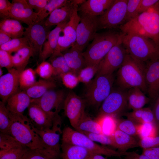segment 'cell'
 I'll return each instance as SVG.
<instances>
[{
    "label": "cell",
    "mask_w": 159,
    "mask_h": 159,
    "mask_svg": "<svg viewBox=\"0 0 159 159\" xmlns=\"http://www.w3.org/2000/svg\"><path fill=\"white\" fill-rule=\"evenodd\" d=\"M139 146L143 149L149 148L159 146V136L141 138L138 141Z\"/></svg>",
    "instance_id": "cell-50"
},
{
    "label": "cell",
    "mask_w": 159,
    "mask_h": 159,
    "mask_svg": "<svg viewBox=\"0 0 159 159\" xmlns=\"http://www.w3.org/2000/svg\"><path fill=\"white\" fill-rule=\"evenodd\" d=\"M35 70L31 68L25 69L19 76V86L21 90H24L33 85L36 81Z\"/></svg>",
    "instance_id": "cell-38"
},
{
    "label": "cell",
    "mask_w": 159,
    "mask_h": 159,
    "mask_svg": "<svg viewBox=\"0 0 159 159\" xmlns=\"http://www.w3.org/2000/svg\"><path fill=\"white\" fill-rule=\"evenodd\" d=\"M24 146L10 135L0 133V150H7Z\"/></svg>",
    "instance_id": "cell-44"
},
{
    "label": "cell",
    "mask_w": 159,
    "mask_h": 159,
    "mask_svg": "<svg viewBox=\"0 0 159 159\" xmlns=\"http://www.w3.org/2000/svg\"><path fill=\"white\" fill-rule=\"evenodd\" d=\"M9 116L12 122L9 135L21 144L30 149L49 148L34 130L28 117L24 115Z\"/></svg>",
    "instance_id": "cell-5"
},
{
    "label": "cell",
    "mask_w": 159,
    "mask_h": 159,
    "mask_svg": "<svg viewBox=\"0 0 159 159\" xmlns=\"http://www.w3.org/2000/svg\"><path fill=\"white\" fill-rule=\"evenodd\" d=\"M142 154L149 159H159V146L146 149H143Z\"/></svg>",
    "instance_id": "cell-55"
},
{
    "label": "cell",
    "mask_w": 159,
    "mask_h": 159,
    "mask_svg": "<svg viewBox=\"0 0 159 159\" xmlns=\"http://www.w3.org/2000/svg\"><path fill=\"white\" fill-rule=\"evenodd\" d=\"M63 108L65 115L75 129L85 112V101L74 92H69L67 94Z\"/></svg>",
    "instance_id": "cell-13"
},
{
    "label": "cell",
    "mask_w": 159,
    "mask_h": 159,
    "mask_svg": "<svg viewBox=\"0 0 159 159\" xmlns=\"http://www.w3.org/2000/svg\"><path fill=\"white\" fill-rule=\"evenodd\" d=\"M11 120L6 103L0 102V132L9 135Z\"/></svg>",
    "instance_id": "cell-39"
},
{
    "label": "cell",
    "mask_w": 159,
    "mask_h": 159,
    "mask_svg": "<svg viewBox=\"0 0 159 159\" xmlns=\"http://www.w3.org/2000/svg\"><path fill=\"white\" fill-rule=\"evenodd\" d=\"M61 125V117L58 114L55 116L51 128L40 130L33 126V129L48 147L61 151L59 143L60 135L62 133Z\"/></svg>",
    "instance_id": "cell-16"
},
{
    "label": "cell",
    "mask_w": 159,
    "mask_h": 159,
    "mask_svg": "<svg viewBox=\"0 0 159 159\" xmlns=\"http://www.w3.org/2000/svg\"><path fill=\"white\" fill-rule=\"evenodd\" d=\"M145 78L147 93L155 100L159 95V59L145 62Z\"/></svg>",
    "instance_id": "cell-17"
},
{
    "label": "cell",
    "mask_w": 159,
    "mask_h": 159,
    "mask_svg": "<svg viewBox=\"0 0 159 159\" xmlns=\"http://www.w3.org/2000/svg\"><path fill=\"white\" fill-rule=\"evenodd\" d=\"M56 86L55 82L50 79H40L24 91L32 99H37Z\"/></svg>",
    "instance_id": "cell-27"
},
{
    "label": "cell",
    "mask_w": 159,
    "mask_h": 159,
    "mask_svg": "<svg viewBox=\"0 0 159 159\" xmlns=\"http://www.w3.org/2000/svg\"><path fill=\"white\" fill-rule=\"evenodd\" d=\"M141 0H128L124 23L135 18L139 14L138 8Z\"/></svg>",
    "instance_id": "cell-48"
},
{
    "label": "cell",
    "mask_w": 159,
    "mask_h": 159,
    "mask_svg": "<svg viewBox=\"0 0 159 159\" xmlns=\"http://www.w3.org/2000/svg\"><path fill=\"white\" fill-rule=\"evenodd\" d=\"M80 17L78 9L73 12L70 20L64 27L62 31L63 38L72 46L75 43L77 37V29L80 21Z\"/></svg>",
    "instance_id": "cell-32"
},
{
    "label": "cell",
    "mask_w": 159,
    "mask_h": 159,
    "mask_svg": "<svg viewBox=\"0 0 159 159\" xmlns=\"http://www.w3.org/2000/svg\"><path fill=\"white\" fill-rule=\"evenodd\" d=\"M25 146L7 150H0V159H22L28 149Z\"/></svg>",
    "instance_id": "cell-43"
},
{
    "label": "cell",
    "mask_w": 159,
    "mask_h": 159,
    "mask_svg": "<svg viewBox=\"0 0 159 159\" xmlns=\"http://www.w3.org/2000/svg\"><path fill=\"white\" fill-rule=\"evenodd\" d=\"M67 0H49L44 8L39 13L37 14L38 17L35 23L40 22L44 20L54 10L64 5Z\"/></svg>",
    "instance_id": "cell-40"
},
{
    "label": "cell",
    "mask_w": 159,
    "mask_h": 159,
    "mask_svg": "<svg viewBox=\"0 0 159 159\" xmlns=\"http://www.w3.org/2000/svg\"><path fill=\"white\" fill-rule=\"evenodd\" d=\"M48 27L44 25L43 20L34 23L25 28L23 37L28 39L30 47L34 49L36 52L39 53V56L49 32Z\"/></svg>",
    "instance_id": "cell-14"
},
{
    "label": "cell",
    "mask_w": 159,
    "mask_h": 159,
    "mask_svg": "<svg viewBox=\"0 0 159 159\" xmlns=\"http://www.w3.org/2000/svg\"><path fill=\"white\" fill-rule=\"evenodd\" d=\"M22 159H61V151L50 148L28 149Z\"/></svg>",
    "instance_id": "cell-31"
},
{
    "label": "cell",
    "mask_w": 159,
    "mask_h": 159,
    "mask_svg": "<svg viewBox=\"0 0 159 159\" xmlns=\"http://www.w3.org/2000/svg\"><path fill=\"white\" fill-rule=\"evenodd\" d=\"M145 66V62L138 61L127 54L117 73L118 87L126 90L137 87L146 93Z\"/></svg>",
    "instance_id": "cell-2"
},
{
    "label": "cell",
    "mask_w": 159,
    "mask_h": 159,
    "mask_svg": "<svg viewBox=\"0 0 159 159\" xmlns=\"http://www.w3.org/2000/svg\"><path fill=\"white\" fill-rule=\"evenodd\" d=\"M66 95L62 90L53 89L48 90L38 99H32L31 102L39 105L47 113L55 115L63 108Z\"/></svg>",
    "instance_id": "cell-12"
},
{
    "label": "cell",
    "mask_w": 159,
    "mask_h": 159,
    "mask_svg": "<svg viewBox=\"0 0 159 159\" xmlns=\"http://www.w3.org/2000/svg\"><path fill=\"white\" fill-rule=\"evenodd\" d=\"M140 89L134 87L127 90V99L128 107L132 110L143 108L150 100L145 95Z\"/></svg>",
    "instance_id": "cell-28"
},
{
    "label": "cell",
    "mask_w": 159,
    "mask_h": 159,
    "mask_svg": "<svg viewBox=\"0 0 159 159\" xmlns=\"http://www.w3.org/2000/svg\"><path fill=\"white\" fill-rule=\"evenodd\" d=\"M114 0H85L80 5L78 11L93 16H101L112 5Z\"/></svg>",
    "instance_id": "cell-22"
},
{
    "label": "cell",
    "mask_w": 159,
    "mask_h": 159,
    "mask_svg": "<svg viewBox=\"0 0 159 159\" xmlns=\"http://www.w3.org/2000/svg\"><path fill=\"white\" fill-rule=\"evenodd\" d=\"M135 155L137 159H149L147 156L142 154L140 155L135 152Z\"/></svg>",
    "instance_id": "cell-60"
},
{
    "label": "cell",
    "mask_w": 159,
    "mask_h": 159,
    "mask_svg": "<svg viewBox=\"0 0 159 159\" xmlns=\"http://www.w3.org/2000/svg\"><path fill=\"white\" fill-rule=\"evenodd\" d=\"M49 0H28L27 2L29 6L35 12L39 13L45 6Z\"/></svg>",
    "instance_id": "cell-52"
},
{
    "label": "cell",
    "mask_w": 159,
    "mask_h": 159,
    "mask_svg": "<svg viewBox=\"0 0 159 159\" xmlns=\"http://www.w3.org/2000/svg\"><path fill=\"white\" fill-rule=\"evenodd\" d=\"M35 71L42 79H50L54 75V69L52 65L50 63L46 61H42Z\"/></svg>",
    "instance_id": "cell-46"
},
{
    "label": "cell",
    "mask_w": 159,
    "mask_h": 159,
    "mask_svg": "<svg viewBox=\"0 0 159 159\" xmlns=\"http://www.w3.org/2000/svg\"><path fill=\"white\" fill-rule=\"evenodd\" d=\"M114 81L113 74H96L86 85L85 96L88 104L97 107L102 104L110 93Z\"/></svg>",
    "instance_id": "cell-7"
},
{
    "label": "cell",
    "mask_w": 159,
    "mask_h": 159,
    "mask_svg": "<svg viewBox=\"0 0 159 159\" xmlns=\"http://www.w3.org/2000/svg\"><path fill=\"white\" fill-rule=\"evenodd\" d=\"M98 66V65L88 66L81 69L77 74L80 82L86 85L89 83L97 74Z\"/></svg>",
    "instance_id": "cell-42"
},
{
    "label": "cell",
    "mask_w": 159,
    "mask_h": 159,
    "mask_svg": "<svg viewBox=\"0 0 159 159\" xmlns=\"http://www.w3.org/2000/svg\"><path fill=\"white\" fill-rule=\"evenodd\" d=\"M11 2L8 0H0V16L1 19L9 18V8Z\"/></svg>",
    "instance_id": "cell-53"
},
{
    "label": "cell",
    "mask_w": 159,
    "mask_h": 159,
    "mask_svg": "<svg viewBox=\"0 0 159 159\" xmlns=\"http://www.w3.org/2000/svg\"><path fill=\"white\" fill-rule=\"evenodd\" d=\"M87 159H91V158H90V157H89L88 158H87Z\"/></svg>",
    "instance_id": "cell-62"
},
{
    "label": "cell",
    "mask_w": 159,
    "mask_h": 159,
    "mask_svg": "<svg viewBox=\"0 0 159 159\" xmlns=\"http://www.w3.org/2000/svg\"><path fill=\"white\" fill-rule=\"evenodd\" d=\"M128 54L122 43L121 38L109 51L98 64L96 74H113L123 63Z\"/></svg>",
    "instance_id": "cell-10"
},
{
    "label": "cell",
    "mask_w": 159,
    "mask_h": 159,
    "mask_svg": "<svg viewBox=\"0 0 159 159\" xmlns=\"http://www.w3.org/2000/svg\"><path fill=\"white\" fill-rule=\"evenodd\" d=\"M61 159H87L92 153L77 145L62 143Z\"/></svg>",
    "instance_id": "cell-26"
},
{
    "label": "cell",
    "mask_w": 159,
    "mask_h": 159,
    "mask_svg": "<svg viewBox=\"0 0 159 159\" xmlns=\"http://www.w3.org/2000/svg\"><path fill=\"white\" fill-rule=\"evenodd\" d=\"M7 71V73L0 77V97L1 101L5 103L11 96L19 91L21 73L14 68Z\"/></svg>",
    "instance_id": "cell-18"
},
{
    "label": "cell",
    "mask_w": 159,
    "mask_h": 159,
    "mask_svg": "<svg viewBox=\"0 0 159 159\" xmlns=\"http://www.w3.org/2000/svg\"><path fill=\"white\" fill-rule=\"evenodd\" d=\"M124 115L127 119L137 124L147 122L155 123L154 116L152 110L149 108H143L125 113ZM156 124V123H155Z\"/></svg>",
    "instance_id": "cell-33"
},
{
    "label": "cell",
    "mask_w": 159,
    "mask_h": 159,
    "mask_svg": "<svg viewBox=\"0 0 159 159\" xmlns=\"http://www.w3.org/2000/svg\"><path fill=\"white\" fill-rule=\"evenodd\" d=\"M32 99L24 90L19 91L7 100L6 106L9 114L23 116L24 111L29 107Z\"/></svg>",
    "instance_id": "cell-21"
},
{
    "label": "cell",
    "mask_w": 159,
    "mask_h": 159,
    "mask_svg": "<svg viewBox=\"0 0 159 159\" xmlns=\"http://www.w3.org/2000/svg\"><path fill=\"white\" fill-rule=\"evenodd\" d=\"M122 33L141 36L159 45V1L146 11L120 26Z\"/></svg>",
    "instance_id": "cell-1"
},
{
    "label": "cell",
    "mask_w": 159,
    "mask_h": 159,
    "mask_svg": "<svg viewBox=\"0 0 159 159\" xmlns=\"http://www.w3.org/2000/svg\"><path fill=\"white\" fill-rule=\"evenodd\" d=\"M27 109L28 118L34 128L42 130L52 127L56 115L47 113L39 105L32 102Z\"/></svg>",
    "instance_id": "cell-19"
},
{
    "label": "cell",
    "mask_w": 159,
    "mask_h": 159,
    "mask_svg": "<svg viewBox=\"0 0 159 159\" xmlns=\"http://www.w3.org/2000/svg\"><path fill=\"white\" fill-rule=\"evenodd\" d=\"M75 130L83 133H102V127L98 120L92 119L86 114L85 112Z\"/></svg>",
    "instance_id": "cell-34"
},
{
    "label": "cell",
    "mask_w": 159,
    "mask_h": 159,
    "mask_svg": "<svg viewBox=\"0 0 159 159\" xmlns=\"http://www.w3.org/2000/svg\"><path fill=\"white\" fill-rule=\"evenodd\" d=\"M158 126L151 122L137 124V135L140 138L157 135Z\"/></svg>",
    "instance_id": "cell-41"
},
{
    "label": "cell",
    "mask_w": 159,
    "mask_h": 159,
    "mask_svg": "<svg viewBox=\"0 0 159 159\" xmlns=\"http://www.w3.org/2000/svg\"><path fill=\"white\" fill-rule=\"evenodd\" d=\"M159 1L158 0H141L138 8L139 14L146 11Z\"/></svg>",
    "instance_id": "cell-54"
},
{
    "label": "cell",
    "mask_w": 159,
    "mask_h": 159,
    "mask_svg": "<svg viewBox=\"0 0 159 159\" xmlns=\"http://www.w3.org/2000/svg\"><path fill=\"white\" fill-rule=\"evenodd\" d=\"M125 156V159H137L135 155V152L134 151L127 152Z\"/></svg>",
    "instance_id": "cell-58"
},
{
    "label": "cell",
    "mask_w": 159,
    "mask_h": 159,
    "mask_svg": "<svg viewBox=\"0 0 159 159\" xmlns=\"http://www.w3.org/2000/svg\"><path fill=\"white\" fill-rule=\"evenodd\" d=\"M155 100V102L152 110L154 115L155 123L159 127V95Z\"/></svg>",
    "instance_id": "cell-56"
},
{
    "label": "cell",
    "mask_w": 159,
    "mask_h": 159,
    "mask_svg": "<svg viewBox=\"0 0 159 159\" xmlns=\"http://www.w3.org/2000/svg\"><path fill=\"white\" fill-rule=\"evenodd\" d=\"M98 120L101 124L102 133L104 134L111 135L117 129V121L113 116L99 115Z\"/></svg>",
    "instance_id": "cell-35"
},
{
    "label": "cell",
    "mask_w": 159,
    "mask_h": 159,
    "mask_svg": "<svg viewBox=\"0 0 159 159\" xmlns=\"http://www.w3.org/2000/svg\"><path fill=\"white\" fill-rule=\"evenodd\" d=\"M80 13L76 41L73 45L83 51L89 42L94 38L98 29V24L97 16Z\"/></svg>",
    "instance_id": "cell-9"
},
{
    "label": "cell",
    "mask_w": 159,
    "mask_h": 159,
    "mask_svg": "<svg viewBox=\"0 0 159 159\" xmlns=\"http://www.w3.org/2000/svg\"><path fill=\"white\" fill-rule=\"evenodd\" d=\"M12 39L8 34L0 30V46L8 42Z\"/></svg>",
    "instance_id": "cell-57"
},
{
    "label": "cell",
    "mask_w": 159,
    "mask_h": 159,
    "mask_svg": "<svg viewBox=\"0 0 159 159\" xmlns=\"http://www.w3.org/2000/svg\"><path fill=\"white\" fill-rule=\"evenodd\" d=\"M54 69V75H59L71 71L63 53L49 59Z\"/></svg>",
    "instance_id": "cell-36"
},
{
    "label": "cell",
    "mask_w": 159,
    "mask_h": 159,
    "mask_svg": "<svg viewBox=\"0 0 159 159\" xmlns=\"http://www.w3.org/2000/svg\"><path fill=\"white\" fill-rule=\"evenodd\" d=\"M83 51L73 45L62 53L71 71L77 74L79 71L86 67Z\"/></svg>",
    "instance_id": "cell-24"
},
{
    "label": "cell",
    "mask_w": 159,
    "mask_h": 159,
    "mask_svg": "<svg viewBox=\"0 0 159 159\" xmlns=\"http://www.w3.org/2000/svg\"><path fill=\"white\" fill-rule=\"evenodd\" d=\"M2 68L0 67V77L2 76L3 75V71L1 69Z\"/></svg>",
    "instance_id": "cell-61"
},
{
    "label": "cell",
    "mask_w": 159,
    "mask_h": 159,
    "mask_svg": "<svg viewBox=\"0 0 159 159\" xmlns=\"http://www.w3.org/2000/svg\"><path fill=\"white\" fill-rule=\"evenodd\" d=\"M62 134V143L83 147L93 153L99 154L107 157L119 158L125 156L127 153V152H121L98 145L85 134L69 127H64L63 130Z\"/></svg>",
    "instance_id": "cell-6"
},
{
    "label": "cell",
    "mask_w": 159,
    "mask_h": 159,
    "mask_svg": "<svg viewBox=\"0 0 159 159\" xmlns=\"http://www.w3.org/2000/svg\"><path fill=\"white\" fill-rule=\"evenodd\" d=\"M24 29L21 22L16 19L8 18L1 20L0 30L7 33L12 39L23 37Z\"/></svg>",
    "instance_id": "cell-29"
},
{
    "label": "cell",
    "mask_w": 159,
    "mask_h": 159,
    "mask_svg": "<svg viewBox=\"0 0 159 159\" xmlns=\"http://www.w3.org/2000/svg\"><path fill=\"white\" fill-rule=\"evenodd\" d=\"M127 90L118 87L112 88L101 104L99 110V115H110L115 116L122 114L128 107Z\"/></svg>",
    "instance_id": "cell-11"
},
{
    "label": "cell",
    "mask_w": 159,
    "mask_h": 159,
    "mask_svg": "<svg viewBox=\"0 0 159 159\" xmlns=\"http://www.w3.org/2000/svg\"><path fill=\"white\" fill-rule=\"evenodd\" d=\"M9 18L16 19L28 26L35 23L38 14L28 5L26 0H13L9 8Z\"/></svg>",
    "instance_id": "cell-15"
},
{
    "label": "cell",
    "mask_w": 159,
    "mask_h": 159,
    "mask_svg": "<svg viewBox=\"0 0 159 159\" xmlns=\"http://www.w3.org/2000/svg\"><path fill=\"white\" fill-rule=\"evenodd\" d=\"M30 47L27 39L24 37L12 39L8 42L0 46V49L5 51L10 54L16 52L26 47Z\"/></svg>",
    "instance_id": "cell-37"
},
{
    "label": "cell",
    "mask_w": 159,
    "mask_h": 159,
    "mask_svg": "<svg viewBox=\"0 0 159 159\" xmlns=\"http://www.w3.org/2000/svg\"><path fill=\"white\" fill-rule=\"evenodd\" d=\"M90 139L94 142H97L103 145H110L113 147L114 144L111 135H108L103 133H85Z\"/></svg>",
    "instance_id": "cell-49"
},
{
    "label": "cell",
    "mask_w": 159,
    "mask_h": 159,
    "mask_svg": "<svg viewBox=\"0 0 159 159\" xmlns=\"http://www.w3.org/2000/svg\"><path fill=\"white\" fill-rule=\"evenodd\" d=\"M59 76L64 85L70 89L75 87L80 82L77 75L71 71L61 74Z\"/></svg>",
    "instance_id": "cell-47"
},
{
    "label": "cell",
    "mask_w": 159,
    "mask_h": 159,
    "mask_svg": "<svg viewBox=\"0 0 159 159\" xmlns=\"http://www.w3.org/2000/svg\"><path fill=\"white\" fill-rule=\"evenodd\" d=\"M121 39L128 54L134 59L144 62L159 59V45L151 39L122 33Z\"/></svg>",
    "instance_id": "cell-3"
},
{
    "label": "cell",
    "mask_w": 159,
    "mask_h": 159,
    "mask_svg": "<svg viewBox=\"0 0 159 159\" xmlns=\"http://www.w3.org/2000/svg\"><path fill=\"white\" fill-rule=\"evenodd\" d=\"M67 22L63 23L57 25L49 32L47 40L44 44L41 54L39 56L42 62L46 61L53 54L57 47L60 33Z\"/></svg>",
    "instance_id": "cell-23"
},
{
    "label": "cell",
    "mask_w": 159,
    "mask_h": 159,
    "mask_svg": "<svg viewBox=\"0 0 159 159\" xmlns=\"http://www.w3.org/2000/svg\"><path fill=\"white\" fill-rule=\"evenodd\" d=\"M0 67L7 70L13 68L12 55L9 52L0 49Z\"/></svg>",
    "instance_id": "cell-51"
},
{
    "label": "cell",
    "mask_w": 159,
    "mask_h": 159,
    "mask_svg": "<svg viewBox=\"0 0 159 159\" xmlns=\"http://www.w3.org/2000/svg\"><path fill=\"white\" fill-rule=\"evenodd\" d=\"M121 34L111 31L97 33L91 43L83 53L86 66L98 65L120 40Z\"/></svg>",
    "instance_id": "cell-4"
},
{
    "label": "cell",
    "mask_w": 159,
    "mask_h": 159,
    "mask_svg": "<svg viewBox=\"0 0 159 159\" xmlns=\"http://www.w3.org/2000/svg\"><path fill=\"white\" fill-rule=\"evenodd\" d=\"M137 124L127 119L117 121V129L132 136L137 135Z\"/></svg>",
    "instance_id": "cell-45"
},
{
    "label": "cell",
    "mask_w": 159,
    "mask_h": 159,
    "mask_svg": "<svg viewBox=\"0 0 159 159\" xmlns=\"http://www.w3.org/2000/svg\"><path fill=\"white\" fill-rule=\"evenodd\" d=\"M89 157L92 159H108L102 155L95 153H92Z\"/></svg>",
    "instance_id": "cell-59"
},
{
    "label": "cell",
    "mask_w": 159,
    "mask_h": 159,
    "mask_svg": "<svg viewBox=\"0 0 159 159\" xmlns=\"http://www.w3.org/2000/svg\"><path fill=\"white\" fill-rule=\"evenodd\" d=\"M113 147L121 152H127L129 149L139 146L138 142L133 136L116 129L112 135Z\"/></svg>",
    "instance_id": "cell-25"
},
{
    "label": "cell",
    "mask_w": 159,
    "mask_h": 159,
    "mask_svg": "<svg viewBox=\"0 0 159 159\" xmlns=\"http://www.w3.org/2000/svg\"><path fill=\"white\" fill-rule=\"evenodd\" d=\"M128 0H114L105 12L98 17L99 29L115 28L124 24Z\"/></svg>",
    "instance_id": "cell-8"
},
{
    "label": "cell",
    "mask_w": 159,
    "mask_h": 159,
    "mask_svg": "<svg viewBox=\"0 0 159 159\" xmlns=\"http://www.w3.org/2000/svg\"><path fill=\"white\" fill-rule=\"evenodd\" d=\"M36 52L34 49L29 46L18 50L12 55L13 68L21 72L25 69L29 59Z\"/></svg>",
    "instance_id": "cell-30"
},
{
    "label": "cell",
    "mask_w": 159,
    "mask_h": 159,
    "mask_svg": "<svg viewBox=\"0 0 159 159\" xmlns=\"http://www.w3.org/2000/svg\"><path fill=\"white\" fill-rule=\"evenodd\" d=\"M78 8L74 0H67L63 6L54 10L44 21V25L48 27L67 22L74 11Z\"/></svg>",
    "instance_id": "cell-20"
}]
</instances>
